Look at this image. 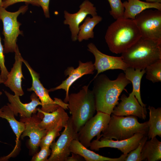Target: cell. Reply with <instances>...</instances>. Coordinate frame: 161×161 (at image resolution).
Returning a JSON list of instances; mask_svg holds the SVG:
<instances>
[{"instance_id": "1", "label": "cell", "mask_w": 161, "mask_h": 161, "mask_svg": "<svg viewBox=\"0 0 161 161\" xmlns=\"http://www.w3.org/2000/svg\"><path fill=\"white\" fill-rule=\"evenodd\" d=\"M94 79L92 91L96 110L111 115L114 107L119 103V96L131 82L123 73L114 80H110L104 74L97 75Z\"/></svg>"}, {"instance_id": "2", "label": "cell", "mask_w": 161, "mask_h": 161, "mask_svg": "<svg viewBox=\"0 0 161 161\" xmlns=\"http://www.w3.org/2000/svg\"><path fill=\"white\" fill-rule=\"evenodd\" d=\"M141 37L134 20L122 18L108 27L105 38L110 50L118 54L125 52Z\"/></svg>"}, {"instance_id": "3", "label": "cell", "mask_w": 161, "mask_h": 161, "mask_svg": "<svg viewBox=\"0 0 161 161\" xmlns=\"http://www.w3.org/2000/svg\"><path fill=\"white\" fill-rule=\"evenodd\" d=\"M121 56L129 67L145 69L161 59V43L141 37Z\"/></svg>"}, {"instance_id": "4", "label": "cell", "mask_w": 161, "mask_h": 161, "mask_svg": "<svg viewBox=\"0 0 161 161\" xmlns=\"http://www.w3.org/2000/svg\"><path fill=\"white\" fill-rule=\"evenodd\" d=\"M88 86H84L79 92L69 95L68 108L72 114L73 127L77 133L93 116L96 111L93 93Z\"/></svg>"}, {"instance_id": "5", "label": "cell", "mask_w": 161, "mask_h": 161, "mask_svg": "<svg viewBox=\"0 0 161 161\" xmlns=\"http://www.w3.org/2000/svg\"><path fill=\"white\" fill-rule=\"evenodd\" d=\"M111 115L107 126L102 132L101 135L103 137L120 140L129 138L137 133L148 134V121L140 123L137 117L133 115L124 117L112 114Z\"/></svg>"}, {"instance_id": "6", "label": "cell", "mask_w": 161, "mask_h": 161, "mask_svg": "<svg viewBox=\"0 0 161 161\" xmlns=\"http://www.w3.org/2000/svg\"><path fill=\"white\" fill-rule=\"evenodd\" d=\"M27 9L28 6L24 5L17 11L11 12L2 7H0V17L3 22L2 33L4 36V53L15 52L17 46V37L23 34L19 30L21 24L17 21V18L20 14L25 13Z\"/></svg>"}, {"instance_id": "7", "label": "cell", "mask_w": 161, "mask_h": 161, "mask_svg": "<svg viewBox=\"0 0 161 161\" xmlns=\"http://www.w3.org/2000/svg\"><path fill=\"white\" fill-rule=\"evenodd\" d=\"M134 20L141 37L161 43V10H146Z\"/></svg>"}, {"instance_id": "8", "label": "cell", "mask_w": 161, "mask_h": 161, "mask_svg": "<svg viewBox=\"0 0 161 161\" xmlns=\"http://www.w3.org/2000/svg\"><path fill=\"white\" fill-rule=\"evenodd\" d=\"M23 62L28 69L32 79V86L27 89L29 91H33L37 96L41 103L42 111L46 112H51L56 110L60 106L65 109H68V104L59 98H55L53 100L50 97L49 90L45 88L39 80L38 73L31 67L28 62L22 59Z\"/></svg>"}, {"instance_id": "9", "label": "cell", "mask_w": 161, "mask_h": 161, "mask_svg": "<svg viewBox=\"0 0 161 161\" xmlns=\"http://www.w3.org/2000/svg\"><path fill=\"white\" fill-rule=\"evenodd\" d=\"M111 116L98 111L96 114L88 120L77 133L78 140L84 146L89 147L91 141L95 136L99 140L102 137L101 132L106 128Z\"/></svg>"}, {"instance_id": "10", "label": "cell", "mask_w": 161, "mask_h": 161, "mask_svg": "<svg viewBox=\"0 0 161 161\" xmlns=\"http://www.w3.org/2000/svg\"><path fill=\"white\" fill-rule=\"evenodd\" d=\"M64 128L57 141L53 142L50 146L51 152L47 161H66L71 153L69 147L71 142L78 140V133L73 128L71 117Z\"/></svg>"}, {"instance_id": "11", "label": "cell", "mask_w": 161, "mask_h": 161, "mask_svg": "<svg viewBox=\"0 0 161 161\" xmlns=\"http://www.w3.org/2000/svg\"><path fill=\"white\" fill-rule=\"evenodd\" d=\"M147 133L141 132L135 134L132 137L122 140H113L102 137L91 142L89 146L92 150L98 151L100 148L110 147L117 148L124 154H127L136 148L143 137Z\"/></svg>"}, {"instance_id": "12", "label": "cell", "mask_w": 161, "mask_h": 161, "mask_svg": "<svg viewBox=\"0 0 161 161\" xmlns=\"http://www.w3.org/2000/svg\"><path fill=\"white\" fill-rule=\"evenodd\" d=\"M43 117L41 113L38 112L37 114H33L30 117H21L20 120L25 125V129L21 135V138L23 139L26 136L29 137V145L33 153L38 150L41 139L48 131L39 126Z\"/></svg>"}, {"instance_id": "13", "label": "cell", "mask_w": 161, "mask_h": 161, "mask_svg": "<svg viewBox=\"0 0 161 161\" xmlns=\"http://www.w3.org/2000/svg\"><path fill=\"white\" fill-rule=\"evenodd\" d=\"M88 50L95 57L94 65L97 71L95 78L100 73L109 69H120L125 71L129 67L122 57L109 55L101 52L93 43L88 44Z\"/></svg>"}, {"instance_id": "14", "label": "cell", "mask_w": 161, "mask_h": 161, "mask_svg": "<svg viewBox=\"0 0 161 161\" xmlns=\"http://www.w3.org/2000/svg\"><path fill=\"white\" fill-rule=\"evenodd\" d=\"M80 9L76 13H70L67 11L64 12V24L68 25L71 33V38L75 41L77 40L80 25L88 15L92 16L97 15V10L94 5L88 0L84 1L79 6Z\"/></svg>"}, {"instance_id": "15", "label": "cell", "mask_w": 161, "mask_h": 161, "mask_svg": "<svg viewBox=\"0 0 161 161\" xmlns=\"http://www.w3.org/2000/svg\"><path fill=\"white\" fill-rule=\"evenodd\" d=\"M120 102L114 108L112 114L118 116L133 115L145 120L147 114L146 107L142 106L131 92L127 97L123 94Z\"/></svg>"}, {"instance_id": "16", "label": "cell", "mask_w": 161, "mask_h": 161, "mask_svg": "<svg viewBox=\"0 0 161 161\" xmlns=\"http://www.w3.org/2000/svg\"><path fill=\"white\" fill-rule=\"evenodd\" d=\"M95 69L94 64L92 61L83 63L80 61L79 66L76 68L72 66L67 67L64 71V74L65 76L69 75L68 77L58 86L49 89V92L59 89H64L66 94L64 102L67 103L69 100V88L72 84L83 75L93 74Z\"/></svg>"}, {"instance_id": "17", "label": "cell", "mask_w": 161, "mask_h": 161, "mask_svg": "<svg viewBox=\"0 0 161 161\" xmlns=\"http://www.w3.org/2000/svg\"><path fill=\"white\" fill-rule=\"evenodd\" d=\"M4 92L10 103H7V105L12 109L16 116L19 114L21 117H30L32 114L36 113L37 106L41 105L40 100L34 92L30 96L31 101L28 103H23L21 101L19 96L13 95L6 91Z\"/></svg>"}, {"instance_id": "18", "label": "cell", "mask_w": 161, "mask_h": 161, "mask_svg": "<svg viewBox=\"0 0 161 161\" xmlns=\"http://www.w3.org/2000/svg\"><path fill=\"white\" fill-rule=\"evenodd\" d=\"M15 52V62L9 72L6 81L4 83L5 86L13 92L15 95L21 96L24 94L21 87L22 78L24 79L22 71V59L17 46Z\"/></svg>"}, {"instance_id": "19", "label": "cell", "mask_w": 161, "mask_h": 161, "mask_svg": "<svg viewBox=\"0 0 161 161\" xmlns=\"http://www.w3.org/2000/svg\"><path fill=\"white\" fill-rule=\"evenodd\" d=\"M69 149L71 153L78 154L86 161H124L127 155L123 154L117 158L105 157L88 149L78 140L76 139L73 140L71 142Z\"/></svg>"}, {"instance_id": "20", "label": "cell", "mask_w": 161, "mask_h": 161, "mask_svg": "<svg viewBox=\"0 0 161 161\" xmlns=\"http://www.w3.org/2000/svg\"><path fill=\"white\" fill-rule=\"evenodd\" d=\"M37 110L44 115L39 126L47 131L55 128L61 121L67 122L69 118L65 109L61 106L56 110L49 113L44 112L39 108H37Z\"/></svg>"}, {"instance_id": "21", "label": "cell", "mask_w": 161, "mask_h": 161, "mask_svg": "<svg viewBox=\"0 0 161 161\" xmlns=\"http://www.w3.org/2000/svg\"><path fill=\"white\" fill-rule=\"evenodd\" d=\"M124 9L123 18L134 20L136 15L150 8L161 10V3H150L140 0H127L123 3Z\"/></svg>"}, {"instance_id": "22", "label": "cell", "mask_w": 161, "mask_h": 161, "mask_svg": "<svg viewBox=\"0 0 161 161\" xmlns=\"http://www.w3.org/2000/svg\"><path fill=\"white\" fill-rule=\"evenodd\" d=\"M126 78L131 82L133 86L132 92L140 105L146 107L142 102L140 95V84L141 79L145 73V69H141L128 67L124 71Z\"/></svg>"}, {"instance_id": "23", "label": "cell", "mask_w": 161, "mask_h": 161, "mask_svg": "<svg viewBox=\"0 0 161 161\" xmlns=\"http://www.w3.org/2000/svg\"><path fill=\"white\" fill-rule=\"evenodd\" d=\"M141 161L161 160V142L156 137L146 142L141 152Z\"/></svg>"}, {"instance_id": "24", "label": "cell", "mask_w": 161, "mask_h": 161, "mask_svg": "<svg viewBox=\"0 0 161 161\" xmlns=\"http://www.w3.org/2000/svg\"><path fill=\"white\" fill-rule=\"evenodd\" d=\"M149 120L148 121V139L150 140L158 136L161 137V108L157 109L149 106Z\"/></svg>"}, {"instance_id": "25", "label": "cell", "mask_w": 161, "mask_h": 161, "mask_svg": "<svg viewBox=\"0 0 161 161\" xmlns=\"http://www.w3.org/2000/svg\"><path fill=\"white\" fill-rule=\"evenodd\" d=\"M1 109L0 117L7 120L16 137L14 150L17 147L19 137L25 129L24 123L16 120L13 112L7 105L4 106Z\"/></svg>"}, {"instance_id": "26", "label": "cell", "mask_w": 161, "mask_h": 161, "mask_svg": "<svg viewBox=\"0 0 161 161\" xmlns=\"http://www.w3.org/2000/svg\"><path fill=\"white\" fill-rule=\"evenodd\" d=\"M102 19L101 17L97 15L92 16V18L86 17L84 22L79 27L77 38L78 41L80 42L83 40L93 38L94 37V28Z\"/></svg>"}, {"instance_id": "27", "label": "cell", "mask_w": 161, "mask_h": 161, "mask_svg": "<svg viewBox=\"0 0 161 161\" xmlns=\"http://www.w3.org/2000/svg\"><path fill=\"white\" fill-rule=\"evenodd\" d=\"M67 122L61 121L54 128L48 130L45 135L41 139L39 144L40 147H49L56 138L60 135V131L66 125Z\"/></svg>"}, {"instance_id": "28", "label": "cell", "mask_w": 161, "mask_h": 161, "mask_svg": "<svg viewBox=\"0 0 161 161\" xmlns=\"http://www.w3.org/2000/svg\"><path fill=\"white\" fill-rule=\"evenodd\" d=\"M145 69L147 79L154 83L161 81V59L151 64Z\"/></svg>"}, {"instance_id": "29", "label": "cell", "mask_w": 161, "mask_h": 161, "mask_svg": "<svg viewBox=\"0 0 161 161\" xmlns=\"http://www.w3.org/2000/svg\"><path fill=\"white\" fill-rule=\"evenodd\" d=\"M109 4L111 10L110 15L115 19L123 18L124 9L121 0H107Z\"/></svg>"}, {"instance_id": "30", "label": "cell", "mask_w": 161, "mask_h": 161, "mask_svg": "<svg viewBox=\"0 0 161 161\" xmlns=\"http://www.w3.org/2000/svg\"><path fill=\"white\" fill-rule=\"evenodd\" d=\"M148 140L147 135H144L141 140L137 147L127 154L124 161H141V152L143 146Z\"/></svg>"}, {"instance_id": "31", "label": "cell", "mask_w": 161, "mask_h": 161, "mask_svg": "<svg viewBox=\"0 0 161 161\" xmlns=\"http://www.w3.org/2000/svg\"><path fill=\"white\" fill-rule=\"evenodd\" d=\"M4 48L1 44V38L0 35V69L1 71L0 76L4 83L7 79L9 72L5 65L4 56Z\"/></svg>"}, {"instance_id": "32", "label": "cell", "mask_w": 161, "mask_h": 161, "mask_svg": "<svg viewBox=\"0 0 161 161\" xmlns=\"http://www.w3.org/2000/svg\"><path fill=\"white\" fill-rule=\"evenodd\" d=\"M41 148L40 151L33 156L31 161H47L48 157L51 154V149L47 147H42Z\"/></svg>"}, {"instance_id": "33", "label": "cell", "mask_w": 161, "mask_h": 161, "mask_svg": "<svg viewBox=\"0 0 161 161\" xmlns=\"http://www.w3.org/2000/svg\"><path fill=\"white\" fill-rule=\"evenodd\" d=\"M21 2H25L26 4H30L34 5L40 6L37 0H4L2 1V7L6 9L10 5Z\"/></svg>"}, {"instance_id": "34", "label": "cell", "mask_w": 161, "mask_h": 161, "mask_svg": "<svg viewBox=\"0 0 161 161\" xmlns=\"http://www.w3.org/2000/svg\"><path fill=\"white\" fill-rule=\"evenodd\" d=\"M43 10L44 15L46 18L50 17L49 5L50 0H37Z\"/></svg>"}, {"instance_id": "35", "label": "cell", "mask_w": 161, "mask_h": 161, "mask_svg": "<svg viewBox=\"0 0 161 161\" xmlns=\"http://www.w3.org/2000/svg\"><path fill=\"white\" fill-rule=\"evenodd\" d=\"M72 156L69 157L66 161H84V158L80 155L71 152Z\"/></svg>"}, {"instance_id": "36", "label": "cell", "mask_w": 161, "mask_h": 161, "mask_svg": "<svg viewBox=\"0 0 161 161\" xmlns=\"http://www.w3.org/2000/svg\"><path fill=\"white\" fill-rule=\"evenodd\" d=\"M147 2L150 3H161V0H145Z\"/></svg>"}, {"instance_id": "37", "label": "cell", "mask_w": 161, "mask_h": 161, "mask_svg": "<svg viewBox=\"0 0 161 161\" xmlns=\"http://www.w3.org/2000/svg\"><path fill=\"white\" fill-rule=\"evenodd\" d=\"M4 83V82L0 76V83Z\"/></svg>"}, {"instance_id": "38", "label": "cell", "mask_w": 161, "mask_h": 161, "mask_svg": "<svg viewBox=\"0 0 161 161\" xmlns=\"http://www.w3.org/2000/svg\"><path fill=\"white\" fill-rule=\"evenodd\" d=\"M2 0H0V7L2 6Z\"/></svg>"}, {"instance_id": "39", "label": "cell", "mask_w": 161, "mask_h": 161, "mask_svg": "<svg viewBox=\"0 0 161 161\" xmlns=\"http://www.w3.org/2000/svg\"><path fill=\"white\" fill-rule=\"evenodd\" d=\"M2 94V92L0 91V96Z\"/></svg>"}, {"instance_id": "40", "label": "cell", "mask_w": 161, "mask_h": 161, "mask_svg": "<svg viewBox=\"0 0 161 161\" xmlns=\"http://www.w3.org/2000/svg\"><path fill=\"white\" fill-rule=\"evenodd\" d=\"M1 109H0V113L1 112Z\"/></svg>"}, {"instance_id": "41", "label": "cell", "mask_w": 161, "mask_h": 161, "mask_svg": "<svg viewBox=\"0 0 161 161\" xmlns=\"http://www.w3.org/2000/svg\"><path fill=\"white\" fill-rule=\"evenodd\" d=\"M0 20H1V18H0Z\"/></svg>"}]
</instances>
